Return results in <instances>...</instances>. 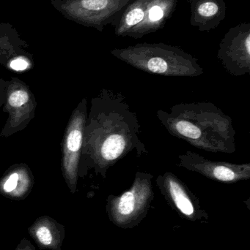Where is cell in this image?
<instances>
[{
    "mask_svg": "<svg viewBox=\"0 0 250 250\" xmlns=\"http://www.w3.org/2000/svg\"><path fill=\"white\" fill-rule=\"evenodd\" d=\"M113 57L150 74L167 77H198L204 73L198 60L179 47L159 43H137L110 51Z\"/></svg>",
    "mask_w": 250,
    "mask_h": 250,
    "instance_id": "3",
    "label": "cell"
},
{
    "mask_svg": "<svg viewBox=\"0 0 250 250\" xmlns=\"http://www.w3.org/2000/svg\"><path fill=\"white\" fill-rule=\"evenodd\" d=\"M86 126V105L85 101L81 105L73 121L70 123L66 141V171L74 178L77 174L80 151L83 146L84 133Z\"/></svg>",
    "mask_w": 250,
    "mask_h": 250,
    "instance_id": "9",
    "label": "cell"
},
{
    "mask_svg": "<svg viewBox=\"0 0 250 250\" xmlns=\"http://www.w3.org/2000/svg\"><path fill=\"white\" fill-rule=\"evenodd\" d=\"M157 117L167 132L195 148L208 152L233 154L236 129L233 120L211 102L182 103Z\"/></svg>",
    "mask_w": 250,
    "mask_h": 250,
    "instance_id": "2",
    "label": "cell"
},
{
    "mask_svg": "<svg viewBox=\"0 0 250 250\" xmlns=\"http://www.w3.org/2000/svg\"><path fill=\"white\" fill-rule=\"evenodd\" d=\"M190 24L201 32L217 29L226 19L227 5L224 0H189Z\"/></svg>",
    "mask_w": 250,
    "mask_h": 250,
    "instance_id": "7",
    "label": "cell"
},
{
    "mask_svg": "<svg viewBox=\"0 0 250 250\" xmlns=\"http://www.w3.org/2000/svg\"><path fill=\"white\" fill-rule=\"evenodd\" d=\"M178 158L177 166L179 167L199 173L217 182L233 183L248 180L250 178V163L236 164L228 162L216 161L191 151L179 154Z\"/></svg>",
    "mask_w": 250,
    "mask_h": 250,
    "instance_id": "6",
    "label": "cell"
},
{
    "mask_svg": "<svg viewBox=\"0 0 250 250\" xmlns=\"http://www.w3.org/2000/svg\"><path fill=\"white\" fill-rule=\"evenodd\" d=\"M36 236L42 245H50L52 242V235L49 229L45 226H42L37 230Z\"/></svg>",
    "mask_w": 250,
    "mask_h": 250,
    "instance_id": "11",
    "label": "cell"
},
{
    "mask_svg": "<svg viewBox=\"0 0 250 250\" xmlns=\"http://www.w3.org/2000/svg\"><path fill=\"white\" fill-rule=\"evenodd\" d=\"M132 0H51L66 19L103 32L120 16Z\"/></svg>",
    "mask_w": 250,
    "mask_h": 250,
    "instance_id": "4",
    "label": "cell"
},
{
    "mask_svg": "<svg viewBox=\"0 0 250 250\" xmlns=\"http://www.w3.org/2000/svg\"><path fill=\"white\" fill-rule=\"evenodd\" d=\"M29 94L23 89H18L10 94L8 98V103L10 106L13 108H19L25 105L29 101Z\"/></svg>",
    "mask_w": 250,
    "mask_h": 250,
    "instance_id": "10",
    "label": "cell"
},
{
    "mask_svg": "<svg viewBox=\"0 0 250 250\" xmlns=\"http://www.w3.org/2000/svg\"><path fill=\"white\" fill-rule=\"evenodd\" d=\"M86 131L87 158L98 174L105 177L110 167L135 152L148 154L141 139V126L126 98L115 91L103 89L92 101Z\"/></svg>",
    "mask_w": 250,
    "mask_h": 250,
    "instance_id": "1",
    "label": "cell"
},
{
    "mask_svg": "<svg viewBox=\"0 0 250 250\" xmlns=\"http://www.w3.org/2000/svg\"><path fill=\"white\" fill-rule=\"evenodd\" d=\"M217 59L231 76L250 74V23H240L227 31L219 45Z\"/></svg>",
    "mask_w": 250,
    "mask_h": 250,
    "instance_id": "5",
    "label": "cell"
},
{
    "mask_svg": "<svg viewBox=\"0 0 250 250\" xmlns=\"http://www.w3.org/2000/svg\"><path fill=\"white\" fill-rule=\"evenodd\" d=\"M29 60L23 57H18L15 60H12L10 63V68L16 71H23L29 67Z\"/></svg>",
    "mask_w": 250,
    "mask_h": 250,
    "instance_id": "12",
    "label": "cell"
},
{
    "mask_svg": "<svg viewBox=\"0 0 250 250\" xmlns=\"http://www.w3.org/2000/svg\"><path fill=\"white\" fill-rule=\"evenodd\" d=\"M178 0H148L142 23L128 37L139 39L164 27L176 10Z\"/></svg>",
    "mask_w": 250,
    "mask_h": 250,
    "instance_id": "8",
    "label": "cell"
},
{
    "mask_svg": "<svg viewBox=\"0 0 250 250\" xmlns=\"http://www.w3.org/2000/svg\"><path fill=\"white\" fill-rule=\"evenodd\" d=\"M19 176L17 173H13L9 176L8 179L4 182V190L6 192H13L17 188L18 182H19Z\"/></svg>",
    "mask_w": 250,
    "mask_h": 250,
    "instance_id": "13",
    "label": "cell"
}]
</instances>
